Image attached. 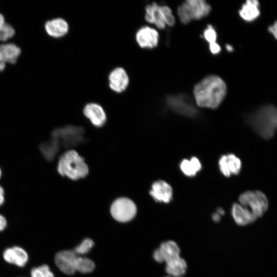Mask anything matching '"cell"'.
I'll list each match as a JSON object with an SVG mask.
<instances>
[{
	"label": "cell",
	"mask_w": 277,
	"mask_h": 277,
	"mask_svg": "<svg viewBox=\"0 0 277 277\" xmlns=\"http://www.w3.org/2000/svg\"><path fill=\"white\" fill-rule=\"evenodd\" d=\"M226 92L225 82L217 75H211L195 85L193 95L195 102L199 107L214 109L221 104Z\"/></svg>",
	"instance_id": "6da1fadb"
},
{
	"label": "cell",
	"mask_w": 277,
	"mask_h": 277,
	"mask_svg": "<svg viewBox=\"0 0 277 277\" xmlns=\"http://www.w3.org/2000/svg\"><path fill=\"white\" fill-rule=\"evenodd\" d=\"M248 123L262 137L271 138L277 129V108L271 105L262 107L249 117Z\"/></svg>",
	"instance_id": "7a4b0ae2"
},
{
	"label": "cell",
	"mask_w": 277,
	"mask_h": 277,
	"mask_svg": "<svg viewBox=\"0 0 277 277\" xmlns=\"http://www.w3.org/2000/svg\"><path fill=\"white\" fill-rule=\"evenodd\" d=\"M55 262L59 269L67 274H72L76 271L82 273L90 272L95 266L90 259L80 256L73 250L58 252L55 256Z\"/></svg>",
	"instance_id": "3957f363"
},
{
	"label": "cell",
	"mask_w": 277,
	"mask_h": 277,
	"mask_svg": "<svg viewBox=\"0 0 277 277\" xmlns=\"http://www.w3.org/2000/svg\"><path fill=\"white\" fill-rule=\"evenodd\" d=\"M57 171L62 176L76 180L86 176L89 169L84 159L76 151L71 150L66 151L61 156Z\"/></svg>",
	"instance_id": "277c9868"
},
{
	"label": "cell",
	"mask_w": 277,
	"mask_h": 277,
	"mask_svg": "<svg viewBox=\"0 0 277 277\" xmlns=\"http://www.w3.org/2000/svg\"><path fill=\"white\" fill-rule=\"evenodd\" d=\"M211 10L210 5L203 0H188L177 9L180 21L188 24L191 21L199 19L208 15Z\"/></svg>",
	"instance_id": "5b68a950"
},
{
	"label": "cell",
	"mask_w": 277,
	"mask_h": 277,
	"mask_svg": "<svg viewBox=\"0 0 277 277\" xmlns=\"http://www.w3.org/2000/svg\"><path fill=\"white\" fill-rule=\"evenodd\" d=\"M145 19L149 23L163 29L166 26H172L175 18L171 9L166 6H160L155 3L148 4L145 7Z\"/></svg>",
	"instance_id": "8992f818"
},
{
	"label": "cell",
	"mask_w": 277,
	"mask_h": 277,
	"mask_svg": "<svg viewBox=\"0 0 277 277\" xmlns=\"http://www.w3.org/2000/svg\"><path fill=\"white\" fill-rule=\"evenodd\" d=\"M239 204L250 210L256 218L261 217L268 207L267 196L259 190H249L239 197Z\"/></svg>",
	"instance_id": "52a82bcc"
},
{
	"label": "cell",
	"mask_w": 277,
	"mask_h": 277,
	"mask_svg": "<svg viewBox=\"0 0 277 277\" xmlns=\"http://www.w3.org/2000/svg\"><path fill=\"white\" fill-rule=\"evenodd\" d=\"M110 212L112 217L117 221L126 222L135 216L136 207L131 200L121 197L113 202L110 208Z\"/></svg>",
	"instance_id": "ba28073f"
},
{
	"label": "cell",
	"mask_w": 277,
	"mask_h": 277,
	"mask_svg": "<svg viewBox=\"0 0 277 277\" xmlns=\"http://www.w3.org/2000/svg\"><path fill=\"white\" fill-rule=\"evenodd\" d=\"M166 102L171 110L181 115L192 117L197 114V110L192 101L184 94L169 95Z\"/></svg>",
	"instance_id": "9c48e42d"
},
{
	"label": "cell",
	"mask_w": 277,
	"mask_h": 277,
	"mask_svg": "<svg viewBox=\"0 0 277 277\" xmlns=\"http://www.w3.org/2000/svg\"><path fill=\"white\" fill-rule=\"evenodd\" d=\"M52 137L58 144L61 142L65 146H73L82 140V129L75 127L57 129L52 132Z\"/></svg>",
	"instance_id": "30bf717a"
},
{
	"label": "cell",
	"mask_w": 277,
	"mask_h": 277,
	"mask_svg": "<svg viewBox=\"0 0 277 277\" xmlns=\"http://www.w3.org/2000/svg\"><path fill=\"white\" fill-rule=\"evenodd\" d=\"M153 256L157 262L166 263L181 256L180 249L175 242L166 241L154 251Z\"/></svg>",
	"instance_id": "8fae6325"
},
{
	"label": "cell",
	"mask_w": 277,
	"mask_h": 277,
	"mask_svg": "<svg viewBox=\"0 0 277 277\" xmlns=\"http://www.w3.org/2000/svg\"><path fill=\"white\" fill-rule=\"evenodd\" d=\"M129 84V77L126 70L121 67L112 69L108 75V85L111 90L117 93L125 91Z\"/></svg>",
	"instance_id": "7c38bea8"
},
{
	"label": "cell",
	"mask_w": 277,
	"mask_h": 277,
	"mask_svg": "<svg viewBox=\"0 0 277 277\" xmlns=\"http://www.w3.org/2000/svg\"><path fill=\"white\" fill-rule=\"evenodd\" d=\"M135 40L141 48L152 49L157 45L159 34L155 29L147 26H143L136 31Z\"/></svg>",
	"instance_id": "4fadbf2b"
},
{
	"label": "cell",
	"mask_w": 277,
	"mask_h": 277,
	"mask_svg": "<svg viewBox=\"0 0 277 277\" xmlns=\"http://www.w3.org/2000/svg\"><path fill=\"white\" fill-rule=\"evenodd\" d=\"M218 164L220 171L226 177L238 174L242 167L240 159L232 153L221 156Z\"/></svg>",
	"instance_id": "5bb4252c"
},
{
	"label": "cell",
	"mask_w": 277,
	"mask_h": 277,
	"mask_svg": "<svg viewBox=\"0 0 277 277\" xmlns=\"http://www.w3.org/2000/svg\"><path fill=\"white\" fill-rule=\"evenodd\" d=\"M149 194L155 201L167 204L172 199L173 190L168 183L159 180L152 184Z\"/></svg>",
	"instance_id": "9a60e30c"
},
{
	"label": "cell",
	"mask_w": 277,
	"mask_h": 277,
	"mask_svg": "<svg viewBox=\"0 0 277 277\" xmlns=\"http://www.w3.org/2000/svg\"><path fill=\"white\" fill-rule=\"evenodd\" d=\"M84 115L96 127L103 126L106 122V114L103 107L98 104L89 103L83 109Z\"/></svg>",
	"instance_id": "2e32d148"
},
{
	"label": "cell",
	"mask_w": 277,
	"mask_h": 277,
	"mask_svg": "<svg viewBox=\"0 0 277 277\" xmlns=\"http://www.w3.org/2000/svg\"><path fill=\"white\" fill-rule=\"evenodd\" d=\"M3 256L7 263L21 267L26 264L29 259L26 251L19 246H13L6 249Z\"/></svg>",
	"instance_id": "e0dca14e"
},
{
	"label": "cell",
	"mask_w": 277,
	"mask_h": 277,
	"mask_svg": "<svg viewBox=\"0 0 277 277\" xmlns=\"http://www.w3.org/2000/svg\"><path fill=\"white\" fill-rule=\"evenodd\" d=\"M47 33L54 38H61L69 32V26L64 18L57 17L47 21L45 24Z\"/></svg>",
	"instance_id": "ac0fdd59"
},
{
	"label": "cell",
	"mask_w": 277,
	"mask_h": 277,
	"mask_svg": "<svg viewBox=\"0 0 277 277\" xmlns=\"http://www.w3.org/2000/svg\"><path fill=\"white\" fill-rule=\"evenodd\" d=\"M231 214L234 222L240 226L251 224L257 219L250 210L239 203L233 204Z\"/></svg>",
	"instance_id": "d6986e66"
},
{
	"label": "cell",
	"mask_w": 277,
	"mask_h": 277,
	"mask_svg": "<svg viewBox=\"0 0 277 277\" xmlns=\"http://www.w3.org/2000/svg\"><path fill=\"white\" fill-rule=\"evenodd\" d=\"M259 2L256 0H248L239 10L241 17L246 22H251L260 15Z\"/></svg>",
	"instance_id": "ffe728a7"
},
{
	"label": "cell",
	"mask_w": 277,
	"mask_h": 277,
	"mask_svg": "<svg viewBox=\"0 0 277 277\" xmlns=\"http://www.w3.org/2000/svg\"><path fill=\"white\" fill-rule=\"evenodd\" d=\"M165 264L166 272L170 276L181 277L186 272L187 264L181 256Z\"/></svg>",
	"instance_id": "44dd1931"
},
{
	"label": "cell",
	"mask_w": 277,
	"mask_h": 277,
	"mask_svg": "<svg viewBox=\"0 0 277 277\" xmlns=\"http://www.w3.org/2000/svg\"><path fill=\"white\" fill-rule=\"evenodd\" d=\"M182 172L187 176H194L202 168V164L199 159L192 156L190 159H184L180 164Z\"/></svg>",
	"instance_id": "7402d4cb"
},
{
	"label": "cell",
	"mask_w": 277,
	"mask_h": 277,
	"mask_svg": "<svg viewBox=\"0 0 277 277\" xmlns=\"http://www.w3.org/2000/svg\"><path fill=\"white\" fill-rule=\"evenodd\" d=\"M2 60L5 62L14 64L21 54V49L13 44H6L0 46Z\"/></svg>",
	"instance_id": "603a6c76"
},
{
	"label": "cell",
	"mask_w": 277,
	"mask_h": 277,
	"mask_svg": "<svg viewBox=\"0 0 277 277\" xmlns=\"http://www.w3.org/2000/svg\"><path fill=\"white\" fill-rule=\"evenodd\" d=\"M59 144L54 138L42 143L39 146L40 150L45 157L48 161L52 160L57 153Z\"/></svg>",
	"instance_id": "cb8c5ba5"
},
{
	"label": "cell",
	"mask_w": 277,
	"mask_h": 277,
	"mask_svg": "<svg viewBox=\"0 0 277 277\" xmlns=\"http://www.w3.org/2000/svg\"><path fill=\"white\" fill-rule=\"evenodd\" d=\"M31 277H54L49 267L47 265L33 268L30 272Z\"/></svg>",
	"instance_id": "d4e9b609"
},
{
	"label": "cell",
	"mask_w": 277,
	"mask_h": 277,
	"mask_svg": "<svg viewBox=\"0 0 277 277\" xmlns=\"http://www.w3.org/2000/svg\"><path fill=\"white\" fill-rule=\"evenodd\" d=\"M94 245L93 241L90 239H85L73 250L77 255L85 254L88 253Z\"/></svg>",
	"instance_id": "484cf974"
},
{
	"label": "cell",
	"mask_w": 277,
	"mask_h": 277,
	"mask_svg": "<svg viewBox=\"0 0 277 277\" xmlns=\"http://www.w3.org/2000/svg\"><path fill=\"white\" fill-rule=\"evenodd\" d=\"M203 36L208 43L209 46L217 44V33L215 30L210 25H208L203 32Z\"/></svg>",
	"instance_id": "4316f807"
},
{
	"label": "cell",
	"mask_w": 277,
	"mask_h": 277,
	"mask_svg": "<svg viewBox=\"0 0 277 277\" xmlns=\"http://www.w3.org/2000/svg\"><path fill=\"white\" fill-rule=\"evenodd\" d=\"M15 34L14 28L9 24L5 25L0 29V41H5L11 38Z\"/></svg>",
	"instance_id": "83f0119b"
},
{
	"label": "cell",
	"mask_w": 277,
	"mask_h": 277,
	"mask_svg": "<svg viewBox=\"0 0 277 277\" xmlns=\"http://www.w3.org/2000/svg\"><path fill=\"white\" fill-rule=\"evenodd\" d=\"M224 214V211L222 208H219L212 216V219L214 222H219L222 216Z\"/></svg>",
	"instance_id": "f1b7e54d"
},
{
	"label": "cell",
	"mask_w": 277,
	"mask_h": 277,
	"mask_svg": "<svg viewBox=\"0 0 277 277\" xmlns=\"http://www.w3.org/2000/svg\"><path fill=\"white\" fill-rule=\"evenodd\" d=\"M268 30L277 39V21H275L273 24L270 25L268 27Z\"/></svg>",
	"instance_id": "f546056e"
},
{
	"label": "cell",
	"mask_w": 277,
	"mask_h": 277,
	"mask_svg": "<svg viewBox=\"0 0 277 277\" xmlns=\"http://www.w3.org/2000/svg\"><path fill=\"white\" fill-rule=\"evenodd\" d=\"M7 220L2 215L0 214V232L3 231L7 226Z\"/></svg>",
	"instance_id": "4dcf8cb0"
},
{
	"label": "cell",
	"mask_w": 277,
	"mask_h": 277,
	"mask_svg": "<svg viewBox=\"0 0 277 277\" xmlns=\"http://www.w3.org/2000/svg\"><path fill=\"white\" fill-rule=\"evenodd\" d=\"M5 201V193L4 189L0 186V206L3 204Z\"/></svg>",
	"instance_id": "1f68e13d"
},
{
	"label": "cell",
	"mask_w": 277,
	"mask_h": 277,
	"mask_svg": "<svg viewBox=\"0 0 277 277\" xmlns=\"http://www.w3.org/2000/svg\"><path fill=\"white\" fill-rule=\"evenodd\" d=\"M5 25L4 16L0 13V29Z\"/></svg>",
	"instance_id": "d6a6232c"
},
{
	"label": "cell",
	"mask_w": 277,
	"mask_h": 277,
	"mask_svg": "<svg viewBox=\"0 0 277 277\" xmlns=\"http://www.w3.org/2000/svg\"><path fill=\"white\" fill-rule=\"evenodd\" d=\"M5 62L3 61L0 60V71L4 70L5 68Z\"/></svg>",
	"instance_id": "836d02e7"
},
{
	"label": "cell",
	"mask_w": 277,
	"mask_h": 277,
	"mask_svg": "<svg viewBox=\"0 0 277 277\" xmlns=\"http://www.w3.org/2000/svg\"><path fill=\"white\" fill-rule=\"evenodd\" d=\"M226 49L229 52H231L233 51V50L232 47L230 45H227L226 46Z\"/></svg>",
	"instance_id": "e575fe53"
},
{
	"label": "cell",
	"mask_w": 277,
	"mask_h": 277,
	"mask_svg": "<svg viewBox=\"0 0 277 277\" xmlns=\"http://www.w3.org/2000/svg\"><path fill=\"white\" fill-rule=\"evenodd\" d=\"M0 60H2V55H1V51H0Z\"/></svg>",
	"instance_id": "d590c367"
},
{
	"label": "cell",
	"mask_w": 277,
	"mask_h": 277,
	"mask_svg": "<svg viewBox=\"0 0 277 277\" xmlns=\"http://www.w3.org/2000/svg\"><path fill=\"white\" fill-rule=\"evenodd\" d=\"M1 174H2V172H1V170L0 169V178H1Z\"/></svg>",
	"instance_id": "8d00e7d4"
},
{
	"label": "cell",
	"mask_w": 277,
	"mask_h": 277,
	"mask_svg": "<svg viewBox=\"0 0 277 277\" xmlns=\"http://www.w3.org/2000/svg\"><path fill=\"white\" fill-rule=\"evenodd\" d=\"M165 277H172V276H165Z\"/></svg>",
	"instance_id": "74e56055"
}]
</instances>
